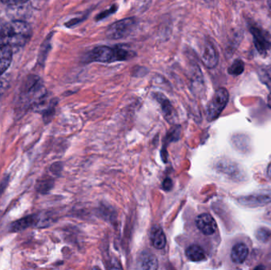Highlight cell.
Listing matches in <instances>:
<instances>
[{
	"label": "cell",
	"instance_id": "6da1fadb",
	"mask_svg": "<svg viewBox=\"0 0 271 270\" xmlns=\"http://www.w3.org/2000/svg\"><path fill=\"white\" fill-rule=\"evenodd\" d=\"M32 36L30 25L22 21H14L0 28V42L10 47L24 46Z\"/></svg>",
	"mask_w": 271,
	"mask_h": 270
},
{
	"label": "cell",
	"instance_id": "7a4b0ae2",
	"mask_svg": "<svg viewBox=\"0 0 271 270\" xmlns=\"http://www.w3.org/2000/svg\"><path fill=\"white\" fill-rule=\"evenodd\" d=\"M135 55L133 51L126 50L123 48L99 46L90 51L87 59L90 62L114 63L132 59Z\"/></svg>",
	"mask_w": 271,
	"mask_h": 270
},
{
	"label": "cell",
	"instance_id": "3957f363",
	"mask_svg": "<svg viewBox=\"0 0 271 270\" xmlns=\"http://www.w3.org/2000/svg\"><path fill=\"white\" fill-rule=\"evenodd\" d=\"M137 23V19L135 18H127L115 21L108 27L105 31V36L111 40L126 38L134 30Z\"/></svg>",
	"mask_w": 271,
	"mask_h": 270
},
{
	"label": "cell",
	"instance_id": "277c9868",
	"mask_svg": "<svg viewBox=\"0 0 271 270\" xmlns=\"http://www.w3.org/2000/svg\"><path fill=\"white\" fill-rule=\"evenodd\" d=\"M229 94L225 88H220L215 92L206 109L208 122H212L221 115L229 103Z\"/></svg>",
	"mask_w": 271,
	"mask_h": 270
},
{
	"label": "cell",
	"instance_id": "5b68a950",
	"mask_svg": "<svg viewBox=\"0 0 271 270\" xmlns=\"http://www.w3.org/2000/svg\"><path fill=\"white\" fill-rule=\"evenodd\" d=\"M254 38V46L262 56H265L271 48V36L268 32L258 27L250 28Z\"/></svg>",
	"mask_w": 271,
	"mask_h": 270
},
{
	"label": "cell",
	"instance_id": "8992f818",
	"mask_svg": "<svg viewBox=\"0 0 271 270\" xmlns=\"http://www.w3.org/2000/svg\"><path fill=\"white\" fill-rule=\"evenodd\" d=\"M196 225L198 230L206 235H212L217 230V223L213 217L208 213L199 215L196 219Z\"/></svg>",
	"mask_w": 271,
	"mask_h": 270
},
{
	"label": "cell",
	"instance_id": "52a82bcc",
	"mask_svg": "<svg viewBox=\"0 0 271 270\" xmlns=\"http://www.w3.org/2000/svg\"><path fill=\"white\" fill-rule=\"evenodd\" d=\"M202 62L208 68H214L218 63V53L215 47L209 42L204 45L202 53Z\"/></svg>",
	"mask_w": 271,
	"mask_h": 270
},
{
	"label": "cell",
	"instance_id": "ba28073f",
	"mask_svg": "<svg viewBox=\"0 0 271 270\" xmlns=\"http://www.w3.org/2000/svg\"><path fill=\"white\" fill-rule=\"evenodd\" d=\"M12 56L11 47L0 44V76L8 69L12 61Z\"/></svg>",
	"mask_w": 271,
	"mask_h": 270
},
{
	"label": "cell",
	"instance_id": "9c48e42d",
	"mask_svg": "<svg viewBox=\"0 0 271 270\" xmlns=\"http://www.w3.org/2000/svg\"><path fill=\"white\" fill-rule=\"evenodd\" d=\"M249 249L244 243L235 244L231 249V258L235 264H242L248 258Z\"/></svg>",
	"mask_w": 271,
	"mask_h": 270
},
{
	"label": "cell",
	"instance_id": "30bf717a",
	"mask_svg": "<svg viewBox=\"0 0 271 270\" xmlns=\"http://www.w3.org/2000/svg\"><path fill=\"white\" fill-rule=\"evenodd\" d=\"M138 268L141 270H156L158 268L157 258L149 252H144L139 258Z\"/></svg>",
	"mask_w": 271,
	"mask_h": 270
},
{
	"label": "cell",
	"instance_id": "8fae6325",
	"mask_svg": "<svg viewBox=\"0 0 271 270\" xmlns=\"http://www.w3.org/2000/svg\"><path fill=\"white\" fill-rule=\"evenodd\" d=\"M151 241L156 249H163L166 246L167 239L164 230L161 228L155 226L151 229Z\"/></svg>",
	"mask_w": 271,
	"mask_h": 270
},
{
	"label": "cell",
	"instance_id": "7c38bea8",
	"mask_svg": "<svg viewBox=\"0 0 271 270\" xmlns=\"http://www.w3.org/2000/svg\"><path fill=\"white\" fill-rule=\"evenodd\" d=\"M186 255L192 262H201L206 258L204 249L198 245L189 246L186 250Z\"/></svg>",
	"mask_w": 271,
	"mask_h": 270
},
{
	"label": "cell",
	"instance_id": "4fadbf2b",
	"mask_svg": "<svg viewBox=\"0 0 271 270\" xmlns=\"http://www.w3.org/2000/svg\"><path fill=\"white\" fill-rule=\"evenodd\" d=\"M257 198H253L251 197H246V201H245V205L248 206H261V205H265V204L270 203L271 202V193L267 194V193H263V194H259L256 196Z\"/></svg>",
	"mask_w": 271,
	"mask_h": 270
},
{
	"label": "cell",
	"instance_id": "5bb4252c",
	"mask_svg": "<svg viewBox=\"0 0 271 270\" xmlns=\"http://www.w3.org/2000/svg\"><path fill=\"white\" fill-rule=\"evenodd\" d=\"M156 99L160 103L164 114H166L167 117L170 116L172 113V106L170 105L168 99L162 94H156Z\"/></svg>",
	"mask_w": 271,
	"mask_h": 270
},
{
	"label": "cell",
	"instance_id": "9a60e30c",
	"mask_svg": "<svg viewBox=\"0 0 271 270\" xmlns=\"http://www.w3.org/2000/svg\"><path fill=\"white\" fill-rule=\"evenodd\" d=\"M244 71V61L240 59L235 60L232 64L229 67L228 71L231 76H238L241 75Z\"/></svg>",
	"mask_w": 271,
	"mask_h": 270
},
{
	"label": "cell",
	"instance_id": "2e32d148",
	"mask_svg": "<svg viewBox=\"0 0 271 270\" xmlns=\"http://www.w3.org/2000/svg\"><path fill=\"white\" fill-rule=\"evenodd\" d=\"M261 82L271 90V67H266L260 70L259 72Z\"/></svg>",
	"mask_w": 271,
	"mask_h": 270
},
{
	"label": "cell",
	"instance_id": "e0dca14e",
	"mask_svg": "<svg viewBox=\"0 0 271 270\" xmlns=\"http://www.w3.org/2000/svg\"><path fill=\"white\" fill-rule=\"evenodd\" d=\"M271 235V231L267 228H260L257 230L256 237L259 240L266 242L269 239Z\"/></svg>",
	"mask_w": 271,
	"mask_h": 270
},
{
	"label": "cell",
	"instance_id": "ac0fdd59",
	"mask_svg": "<svg viewBox=\"0 0 271 270\" xmlns=\"http://www.w3.org/2000/svg\"><path fill=\"white\" fill-rule=\"evenodd\" d=\"M117 10H118V6L114 5V6H112L110 8L108 9L106 11H104L100 13V14L95 18V19H96L97 21H100L102 19H105V18L108 17L109 15L114 14Z\"/></svg>",
	"mask_w": 271,
	"mask_h": 270
},
{
	"label": "cell",
	"instance_id": "d6986e66",
	"mask_svg": "<svg viewBox=\"0 0 271 270\" xmlns=\"http://www.w3.org/2000/svg\"><path fill=\"white\" fill-rule=\"evenodd\" d=\"M8 86V83L3 78H0V98L4 94Z\"/></svg>",
	"mask_w": 271,
	"mask_h": 270
},
{
	"label": "cell",
	"instance_id": "ffe728a7",
	"mask_svg": "<svg viewBox=\"0 0 271 270\" xmlns=\"http://www.w3.org/2000/svg\"><path fill=\"white\" fill-rule=\"evenodd\" d=\"M3 3L7 5L21 4L24 2H27L28 0H1Z\"/></svg>",
	"mask_w": 271,
	"mask_h": 270
},
{
	"label": "cell",
	"instance_id": "44dd1931",
	"mask_svg": "<svg viewBox=\"0 0 271 270\" xmlns=\"http://www.w3.org/2000/svg\"><path fill=\"white\" fill-rule=\"evenodd\" d=\"M163 187L165 190H170L173 187V182L170 178H166L163 183Z\"/></svg>",
	"mask_w": 271,
	"mask_h": 270
},
{
	"label": "cell",
	"instance_id": "7402d4cb",
	"mask_svg": "<svg viewBox=\"0 0 271 270\" xmlns=\"http://www.w3.org/2000/svg\"><path fill=\"white\" fill-rule=\"evenodd\" d=\"M267 104H268V106L271 109V93L270 94L269 97H268V100H267Z\"/></svg>",
	"mask_w": 271,
	"mask_h": 270
},
{
	"label": "cell",
	"instance_id": "603a6c76",
	"mask_svg": "<svg viewBox=\"0 0 271 270\" xmlns=\"http://www.w3.org/2000/svg\"><path fill=\"white\" fill-rule=\"evenodd\" d=\"M267 173H268V176H269V178L271 179V164L269 165V167H268Z\"/></svg>",
	"mask_w": 271,
	"mask_h": 270
},
{
	"label": "cell",
	"instance_id": "cb8c5ba5",
	"mask_svg": "<svg viewBox=\"0 0 271 270\" xmlns=\"http://www.w3.org/2000/svg\"><path fill=\"white\" fill-rule=\"evenodd\" d=\"M268 7H269V10L271 12V0H268Z\"/></svg>",
	"mask_w": 271,
	"mask_h": 270
}]
</instances>
